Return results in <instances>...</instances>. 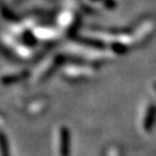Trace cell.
<instances>
[{"label": "cell", "mask_w": 156, "mask_h": 156, "mask_svg": "<svg viewBox=\"0 0 156 156\" xmlns=\"http://www.w3.org/2000/svg\"><path fill=\"white\" fill-rule=\"evenodd\" d=\"M154 90L156 91V83H155V85H154Z\"/></svg>", "instance_id": "5"}, {"label": "cell", "mask_w": 156, "mask_h": 156, "mask_svg": "<svg viewBox=\"0 0 156 156\" xmlns=\"http://www.w3.org/2000/svg\"><path fill=\"white\" fill-rule=\"evenodd\" d=\"M35 34H36V37H38V38L46 39L47 37L54 38L56 33L54 32L53 29H50V28H44L42 30L40 28H37L36 30H35Z\"/></svg>", "instance_id": "4"}, {"label": "cell", "mask_w": 156, "mask_h": 156, "mask_svg": "<svg viewBox=\"0 0 156 156\" xmlns=\"http://www.w3.org/2000/svg\"><path fill=\"white\" fill-rule=\"evenodd\" d=\"M155 106L154 105H149V106L146 107L145 110V116H144L143 118V128L144 129H149L150 127L152 126V124H153V118L154 115H155Z\"/></svg>", "instance_id": "3"}, {"label": "cell", "mask_w": 156, "mask_h": 156, "mask_svg": "<svg viewBox=\"0 0 156 156\" xmlns=\"http://www.w3.org/2000/svg\"><path fill=\"white\" fill-rule=\"evenodd\" d=\"M64 74L68 77H86L92 74V68L89 66H81V65H68L64 69Z\"/></svg>", "instance_id": "1"}, {"label": "cell", "mask_w": 156, "mask_h": 156, "mask_svg": "<svg viewBox=\"0 0 156 156\" xmlns=\"http://www.w3.org/2000/svg\"><path fill=\"white\" fill-rule=\"evenodd\" d=\"M56 63V58H49L48 61H46L44 64H42L40 67H39V71L37 72L36 74V79H44L42 77H44V76L48 75L50 72L53 69L54 65H55Z\"/></svg>", "instance_id": "2"}]
</instances>
